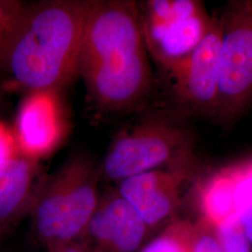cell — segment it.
<instances>
[{
  "label": "cell",
  "instance_id": "cell-1",
  "mask_svg": "<svg viewBox=\"0 0 252 252\" xmlns=\"http://www.w3.org/2000/svg\"><path fill=\"white\" fill-rule=\"evenodd\" d=\"M78 75L94 108L123 114L140 107L153 89L138 2L93 0L81 41Z\"/></svg>",
  "mask_w": 252,
  "mask_h": 252
},
{
  "label": "cell",
  "instance_id": "cell-2",
  "mask_svg": "<svg viewBox=\"0 0 252 252\" xmlns=\"http://www.w3.org/2000/svg\"><path fill=\"white\" fill-rule=\"evenodd\" d=\"M93 0L30 4L10 48L11 84L27 93L58 91L78 76L84 27Z\"/></svg>",
  "mask_w": 252,
  "mask_h": 252
},
{
  "label": "cell",
  "instance_id": "cell-3",
  "mask_svg": "<svg viewBox=\"0 0 252 252\" xmlns=\"http://www.w3.org/2000/svg\"><path fill=\"white\" fill-rule=\"evenodd\" d=\"M99 178L90 157L78 153L40 180L29 215L48 252L81 239L99 202Z\"/></svg>",
  "mask_w": 252,
  "mask_h": 252
},
{
  "label": "cell",
  "instance_id": "cell-4",
  "mask_svg": "<svg viewBox=\"0 0 252 252\" xmlns=\"http://www.w3.org/2000/svg\"><path fill=\"white\" fill-rule=\"evenodd\" d=\"M192 147V137L183 126L168 118H148L113 139L98 167L100 177L120 182L172 165L189 159Z\"/></svg>",
  "mask_w": 252,
  "mask_h": 252
},
{
  "label": "cell",
  "instance_id": "cell-5",
  "mask_svg": "<svg viewBox=\"0 0 252 252\" xmlns=\"http://www.w3.org/2000/svg\"><path fill=\"white\" fill-rule=\"evenodd\" d=\"M149 56L168 76L207 36L213 16L198 0H149L138 3Z\"/></svg>",
  "mask_w": 252,
  "mask_h": 252
},
{
  "label": "cell",
  "instance_id": "cell-6",
  "mask_svg": "<svg viewBox=\"0 0 252 252\" xmlns=\"http://www.w3.org/2000/svg\"><path fill=\"white\" fill-rule=\"evenodd\" d=\"M217 118L236 120L252 104V0L231 1L222 16Z\"/></svg>",
  "mask_w": 252,
  "mask_h": 252
},
{
  "label": "cell",
  "instance_id": "cell-7",
  "mask_svg": "<svg viewBox=\"0 0 252 252\" xmlns=\"http://www.w3.org/2000/svg\"><path fill=\"white\" fill-rule=\"evenodd\" d=\"M222 26L213 15L211 27L188 58L168 76L177 103L192 115H216Z\"/></svg>",
  "mask_w": 252,
  "mask_h": 252
},
{
  "label": "cell",
  "instance_id": "cell-8",
  "mask_svg": "<svg viewBox=\"0 0 252 252\" xmlns=\"http://www.w3.org/2000/svg\"><path fill=\"white\" fill-rule=\"evenodd\" d=\"M60 94L51 90L27 93L13 130L20 154L40 161L62 145L68 120Z\"/></svg>",
  "mask_w": 252,
  "mask_h": 252
},
{
  "label": "cell",
  "instance_id": "cell-9",
  "mask_svg": "<svg viewBox=\"0 0 252 252\" xmlns=\"http://www.w3.org/2000/svg\"><path fill=\"white\" fill-rule=\"evenodd\" d=\"M189 160L118 182V192L133 207L149 229L169 220L180 207L181 187L187 178Z\"/></svg>",
  "mask_w": 252,
  "mask_h": 252
},
{
  "label": "cell",
  "instance_id": "cell-10",
  "mask_svg": "<svg viewBox=\"0 0 252 252\" xmlns=\"http://www.w3.org/2000/svg\"><path fill=\"white\" fill-rule=\"evenodd\" d=\"M148 226L116 189L100 194L99 202L81 239L94 252H135Z\"/></svg>",
  "mask_w": 252,
  "mask_h": 252
},
{
  "label": "cell",
  "instance_id": "cell-11",
  "mask_svg": "<svg viewBox=\"0 0 252 252\" xmlns=\"http://www.w3.org/2000/svg\"><path fill=\"white\" fill-rule=\"evenodd\" d=\"M39 161L19 153L0 165V235L29 214L39 179Z\"/></svg>",
  "mask_w": 252,
  "mask_h": 252
},
{
  "label": "cell",
  "instance_id": "cell-12",
  "mask_svg": "<svg viewBox=\"0 0 252 252\" xmlns=\"http://www.w3.org/2000/svg\"><path fill=\"white\" fill-rule=\"evenodd\" d=\"M252 161L232 164L209 177L199 190V207L203 220L213 227L235 211L236 189Z\"/></svg>",
  "mask_w": 252,
  "mask_h": 252
},
{
  "label": "cell",
  "instance_id": "cell-13",
  "mask_svg": "<svg viewBox=\"0 0 252 252\" xmlns=\"http://www.w3.org/2000/svg\"><path fill=\"white\" fill-rule=\"evenodd\" d=\"M30 4L0 0V70L6 71L10 48Z\"/></svg>",
  "mask_w": 252,
  "mask_h": 252
},
{
  "label": "cell",
  "instance_id": "cell-14",
  "mask_svg": "<svg viewBox=\"0 0 252 252\" xmlns=\"http://www.w3.org/2000/svg\"><path fill=\"white\" fill-rule=\"evenodd\" d=\"M191 230L188 221H174L141 252H189Z\"/></svg>",
  "mask_w": 252,
  "mask_h": 252
},
{
  "label": "cell",
  "instance_id": "cell-15",
  "mask_svg": "<svg viewBox=\"0 0 252 252\" xmlns=\"http://www.w3.org/2000/svg\"><path fill=\"white\" fill-rule=\"evenodd\" d=\"M223 252H252V242L235 213L214 227Z\"/></svg>",
  "mask_w": 252,
  "mask_h": 252
},
{
  "label": "cell",
  "instance_id": "cell-16",
  "mask_svg": "<svg viewBox=\"0 0 252 252\" xmlns=\"http://www.w3.org/2000/svg\"><path fill=\"white\" fill-rule=\"evenodd\" d=\"M235 211L252 244V160L236 189Z\"/></svg>",
  "mask_w": 252,
  "mask_h": 252
},
{
  "label": "cell",
  "instance_id": "cell-17",
  "mask_svg": "<svg viewBox=\"0 0 252 252\" xmlns=\"http://www.w3.org/2000/svg\"><path fill=\"white\" fill-rule=\"evenodd\" d=\"M189 252H223L217 237L215 228L203 219L192 224Z\"/></svg>",
  "mask_w": 252,
  "mask_h": 252
},
{
  "label": "cell",
  "instance_id": "cell-18",
  "mask_svg": "<svg viewBox=\"0 0 252 252\" xmlns=\"http://www.w3.org/2000/svg\"><path fill=\"white\" fill-rule=\"evenodd\" d=\"M18 154V147L13 131L3 123H0V165Z\"/></svg>",
  "mask_w": 252,
  "mask_h": 252
},
{
  "label": "cell",
  "instance_id": "cell-19",
  "mask_svg": "<svg viewBox=\"0 0 252 252\" xmlns=\"http://www.w3.org/2000/svg\"><path fill=\"white\" fill-rule=\"evenodd\" d=\"M48 252H94L90 245L84 240L79 239L71 243L58 247Z\"/></svg>",
  "mask_w": 252,
  "mask_h": 252
},
{
  "label": "cell",
  "instance_id": "cell-20",
  "mask_svg": "<svg viewBox=\"0 0 252 252\" xmlns=\"http://www.w3.org/2000/svg\"><path fill=\"white\" fill-rule=\"evenodd\" d=\"M3 237H4V236H1V235H0V249H1V245H2V240H3Z\"/></svg>",
  "mask_w": 252,
  "mask_h": 252
}]
</instances>
